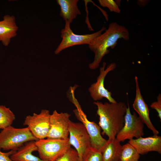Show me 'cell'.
Listing matches in <instances>:
<instances>
[{
    "label": "cell",
    "instance_id": "obj_1",
    "mask_svg": "<svg viewBox=\"0 0 161 161\" xmlns=\"http://www.w3.org/2000/svg\"><path fill=\"white\" fill-rule=\"evenodd\" d=\"M97 107V114L99 116V125L108 139H114L123 127L127 106L125 103H104L99 101L94 102Z\"/></svg>",
    "mask_w": 161,
    "mask_h": 161
},
{
    "label": "cell",
    "instance_id": "obj_8",
    "mask_svg": "<svg viewBox=\"0 0 161 161\" xmlns=\"http://www.w3.org/2000/svg\"><path fill=\"white\" fill-rule=\"evenodd\" d=\"M50 114L49 110L42 109L38 114L34 113L25 118L23 125L27 126L33 135L38 140L47 138L49 130Z\"/></svg>",
    "mask_w": 161,
    "mask_h": 161
},
{
    "label": "cell",
    "instance_id": "obj_6",
    "mask_svg": "<svg viewBox=\"0 0 161 161\" xmlns=\"http://www.w3.org/2000/svg\"><path fill=\"white\" fill-rule=\"evenodd\" d=\"M144 123L135 112L132 114L128 104L124 117V125L116 138L120 142L142 137L144 134Z\"/></svg>",
    "mask_w": 161,
    "mask_h": 161
},
{
    "label": "cell",
    "instance_id": "obj_11",
    "mask_svg": "<svg viewBox=\"0 0 161 161\" xmlns=\"http://www.w3.org/2000/svg\"><path fill=\"white\" fill-rule=\"evenodd\" d=\"M70 115L67 113H58L55 110L50 114L49 130L47 138H69V128Z\"/></svg>",
    "mask_w": 161,
    "mask_h": 161
},
{
    "label": "cell",
    "instance_id": "obj_3",
    "mask_svg": "<svg viewBox=\"0 0 161 161\" xmlns=\"http://www.w3.org/2000/svg\"><path fill=\"white\" fill-rule=\"evenodd\" d=\"M38 140L27 127L16 128L11 126L0 132V149L16 151L27 142Z\"/></svg>",
    "mask_w": 161,
    "mask_h": 161
},
{
    "label": "cell",
    "instance_id": "obj_14",
    "mask_svg": "<svg viewBox=\"0 0 161 161\" xmlns=\"http://www.w3.org/2000/svg\"><path fill=\"white\" fill-rule=\"evenodd\" d=\"M18 29L14 16L5 15L0 21V41L3 45L7 47L11 39L16 36Z\"/></svg>",
    "mask_w": 161,
    "mask_h": 161
},
{
    "label": "cell",
    "instance_id": "obj_16",
    "mask_svg": "<svg viewBox=\"0 0 161 161\" xmlns=\"http://www.w3.org/2000/svg\"><path fill=\"white\" fill-rule=\"evenodd\" d=\"M78 0H57L60 7V15L65 20L71 24L81 12L77 5Z\"/></svg>",
    "mask_w": 161,
    "mask_h": 161
},
{
    "label": "cell",
    "instance_id": "obj_4",
    "mask_svg": "<svg viewBox=\"0 0 161 161\" xmlns=\"http://www.w3.org/2000/svg\"><path fill=\"white\" fill-rule=\"evenodd\" d=\"M39 157L46 161H55L71 147L69 138H48L35 141Z\"/></svg>",
    "mask_w": 161,
    "mask_h": 161
},
{
    "label": "cell",
    "instance_id": "obj_7",
    "mask_svg": "<svg viewBox=\"0 0 161 161\" xmlns=\"http://www.w3.org/2000/svg\"><path fill=\"white\" fill-rule=\"evenodd\" d=\"M69 131L70 144L75 148L80 161H82L84 154L92 147L89 135L82 123L70 120Z\"/></svg>",
    "mask_w": 161,
    "mask_h": 161
},
{
    "label": "cell",
    "instance_id": "obj_21",
    "mask_svg": "<svg viewBox=\"0 0 161 161\" xmlns=\"http://www.w3.org/2000/svg\"><path fill=\"white\" fill-rule=\"evenodd\" d=\"M55 161H80L78 154L75 149L70 148Z\"/></svg>",
    "mask_w": 161,
    "mask_h": 161
},
{
    "label": "cell",
    "instance_id": "obj_9",
    "mask_svg": "<svg viewBox=\"0 0 161 161\" xmlns=\"http://www.w3.org/2000/svg\"><path fill=\"white\" fill-rule=\"evenodd\" d=\"M74 104L76 109L73 112L77 118L85 127L90 137L92 146L101 152L107 140L101 135L100 127L95 122L88 119L78 101Z\"/></svg>",
    "mask_w": 161,
    "mask_h": 161
},
{
    "label": "cell",
    "instance_id": "obj_19",
    "mask_svg": "<svg viewBox=\"0 0 161 161\" xmlns=\"http://www.w3.org/2000/svg\"><path fill=\"white\" fill-rule=\"evenodd\" d=\"M15 119V115L9 108L0 105V129L11 126Z\"/></svg>",
    "mask_w": 161,
    "mask_h": 161
},
{
    "label": "cell",
    "instance_id": "obj_20",
    "mask_svg": "<svg viewBox=\"0 0 161 161\" xmlns=\"http://www.w3.org/2000/svg\"><path fill=\"white\" fill-rule=\"evenodd\" d=\"M82 161H103L102 153L92 146L84 154Z\"/></svg>",
    "mask_w": 161,
    "mask_h": 161
},
{
    "label": "cell",
    "instance_id": "obj_24",
    "mask_svg": "<svg viewBox=\"0 0 161 161\" xmlns=\"http://www.w3.org/2000/svg\"><path fill=\"white\" fill-rule=\"evenodd\" d=\"M0 149V161H13L10 157V156L15 151L10 150L7 152H1Z\"/></svg>",
    "mask_w": 161,
    "mask_h": 161
},
{
    "label": "cell",
    "instance_id": "obj_13",
    "mask_svg": "<svg viewBox=\"0 0 161 161\" xmlns=\"http://www.w3.org/2000/svg\"><path fill=\"white\" fill-rule=\"evenodd\" d=\"M128 143L140 155H143L151 151L161 153V137L158 135L132 139L129 140Z\"/></svg>",
    "mask_w": 161,
    "mask_h": 161
},
{
    "label": "cell",
    "instance_id": "obj_23",
    "mask_svg": "<svg viewBox=\"0 0 161 161\" xmlns=\"http://www.w3.org/2000/svg\"><path fill=\"white\" fill-rule=\"evenodd\" d=\"M157 100L151 103V107L155 109L158 113V116L161 120V95L159 94L157 97Z\"/></svg>",
    "mask_w": 161,
    "mask_h": 161
},
{
    "label": "cell",
    "instance_id": "obj_15",
    "mask_svg": "<svg viewBox=\"0 0 161 161\" xmlns=\"http://www.w3.org/2000/svg\"><path fill=\"white\" fill-rule=\"evenodd\" d=\"M35 141L27 142L21 147L10 156L13 161H46L32 154L33 152L37 151Z\"/></svg>",
    "mask_w": 161,
    "mask_h": 161
},
{
    "label": "cell",
    "instance_id": "obj_10",
    "mask_svg": "<svg viewBox=\"0 0 161 161\" xmlns=\"http://www.w3.org/2000/svg\"><path fill=\"white\" fill-rule=\"evenodd\" d=\"M106 65L105 62L103 63L102 66L100 69V74L97 78V81L91 85L88 90L91 97L94 100L98 101L105 98L110 103H116L117 102L112 97L111 92L105 88L104 81L107 75L113 70L116 65L115 63H112L105 68Z\"/></svg>",
    "mask_w": 161,
    "mask_h": 161
},
{
    "label": "cell",
    "instance_id": "obj_12",
    "mask_svg": "<svg viewBox=\"0 0 161 161\" xmlns=\"http://www.w3.org/2000/svg\"><path fill=\"white\" fill-rule=\"evenodd\" d=\"M136 96L133 107L139 114V117L154 135H158L159 132L153 125L149 116V109L141 93L138 78L135 76Z\"/></svg>",
    "mask_w": 161,
    "mask_h": 161
},
{
    "label": "cell",
    "instance_id": "obj_5",
    "mask_svg": "<svg viewBox=\"0 0 161 161\" xmlns=\"http://www.w3.org/2000/svg\"><path fill=\"white\" fill-rule=\"evenodd\" d=\"M70 24L68 22H65L64 27L61 30V37L62 40L54 52L56 55L67 48L75 45L85 44L89 45L106 30V28L103 26L100 30L93 33L77 35L75 34L71 29Z\"/></svg>",
    "mask_w": 161,
    "mask_h": 161
},
{
    "label": "cell",
    "instance_id": "obj_2",
    "mask_svg": "<svg viewBox=\"0 0 161 161\" xmlns=\"http://www.w3.org/2000/svg\"><path fill=\"white\" fill-rule=\"evenodd\" d=\"M120 39L129 40L128 30L116 22L110 23L105 32L95 38L89 45V49L95 54L93 61L89 64V68L92 70L97 68L103 57L109 52V48L114 49Z\"/></svg>",
    "mask_w": 161,
    "mask_h": 161
},
{
    "label": "cell",
    "instance_id": "obj_18",
    "mask_svg": "<svg viewBox=\"0 0 161 161\" xmlns=\"http://www.w3.org/2000/svg\"><path fill=\"white\" fill-rule=\"evenodd\" d=\"M140 155L129 143L122 145L120 157V161H139Z\"/></svg>",
    "mask_w": 161,
    "mask_h": 161
},
{
    "label": "cell",
    "instance_id": "obj_17",
    "mask_svg": "<svg viewBox=\"0 0 161 161\" xmlns=\"http://www.w3.org/2000/svg\"><path fill=\"white\" fill-rule=\"evenodd\" d=\"M122 146L116 138L108 139L101 151L103 161H120Z\"/></svg>",
    "mask_w": 161,
    "mask_h": 161
},
{
    "label": "cell",
    "instance_id": "obj_22",
    "mask_svg": "<svg viewBox=\"0 0 161 161\" xmlns=\"http://www.w3.org/2000/svg\"><path fill=\"white\" fill-rule=\"evenodd\" d=\"M100 4L103 7H107L111 12L120 13L119 6L115 1L113 0H99Z\"/></svg>",
    "mask_w": 161,
    "mask_h": 161
}]
</instances>
